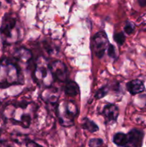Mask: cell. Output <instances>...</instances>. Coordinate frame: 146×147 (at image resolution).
Listing matches in <instances>:
<instances>
[{
	"mask_svg": "<svg viewBox=\"0 0 146 147\" xmlns=\"http://www.w3.org/2000/svg\"><path fill=\"white\" fill-rule=\"evenodd\" d=\"M1 37L4 44H14L22 40L24 36L22 27L17 17L13 14H6L3 17L0 28Z\"/></svg>",
	"mask_w": 146,
	"mask_h": 147,
	"instance_id": "6da1fadb",
	"label": "cell"
},
{
	"mask_svg": "<svg viewBox=\"0 0 146 147\" xmlns=\"http://www.w3.org/2000/svg\"><path fill=\"white\" fill-rule=\"evenodd\" d=\"M20 83L18 65L8 59L0 60V86L7 87Z\"/></svg>",
	"mask_w": 146,
	"mask_h": 147,
	"instance_id": "7a4b0ae2",
	"label": "cell"
},
{
	"mask_svg": "<svg viewBox=\"0 0 146 147\" xmlns=\"http://www.w3.org/2000/svg\"><path fill=\"white\" fill-rule=\"evenodd\" d=\"M33 108L29 104L19 105V106H9L4 111L6 117L14 123H18L24 128H29L31 122V115Z\"/></svg>",
	"mask_w": 146,
	"mask_h": 147,
	"instance_id": "3957f363",
	"label": "cell"
},
{
	"mask_svg": "<svg viewBox=\"0 0 146 147\" xmlns=\"http://www.w3.org/2000/svg\"><path fill=\"white\" fill-rule=\"evenodd\" d=\"M144 133L138 129H132L127 134L118 132L113 136V143L120 147H141Z\"/></svg>",
	"mask_w": 146,
	"mask_h": 147,
	"instance_id": "277c9868",
	"label": "cell"
},
{
	"mask_svg": "<svg viewBox=\"0 0 146 147\" xmlns=\"http://www.w3.org/2000/svg\"><path fill=\"white\" fill-rule=\"evenodd\" d=\"M57 113L60 124L70 127L74 124V118L78 114V109L74 102H62L57 106Z\"/></svg>",
	"mask_w": 146,
	"mask_h": 147,
	"instance_id": "5b68a950",
	"label": "cell"
},
{
	"mask_svg": "<svg viewBox=\"0 0 146 147\" xmlns=\"http://www.w3.org/2000/svg\"><path fill=\"white\" fill-rule=\"evenodd\" d=\"M34 77L40 84L50 86L53 80L50 69V64L43 57H39L34 71Z\"/></svg>",
	"mask_w": 146,
	"mask_h": 147,
	"instance_id": "8992f818",
	"label": "cell"
},
{
	"mask_svg": "<svg viewBox=\"0 0 146 147\" xmlns=\"http://www.w3.org/2000/svg\"><path fill=\"white\" fill-rule=\"evenodd\" d=\"M109 45V40L105 32L101 31L97 32L93 37L92 41V47L96 57L101 58L105 53Z\"/></svg>",
	"mask_w": 146,
	"mask_h": 147,
	"instance_id": "52a82bcc",
	"label": "cell"
},
{
	"mask_svg": "<svg viewBox=\"0 0 146 147\" xmlns=\"http://www.w3.org/2000/svg\"><path fill=\"white\" fill-rule=\"evenodd\" d=\"M50 69L53 79L60 82L66 81L67 70V67L64 63L60 60L52 62L51 64H50Z\"/></svg>",
	"mask_w": 146,
	"mask_h": 147,
	"instance_id": "ba28073f",
	"label": "cell"
},
{
	"mask_svg": "<svg viewBox=\"0 0 146 147\" xmlns=\"http://www.w3.org/2000/svg\"><path fill=\"white\" fill-rule=\"evenodd\" d=\"M102 115L107 122H115L119 116V109L116 105L107 104L102 110Z\"/></svg>",
	"mask_w": 146,
	"mask_h": 147,
	"instance_id": "9c48e42d",
	"label": "cell"
},
{
	"mask_svg": "<svg viewBox=\"0 0 146 147\" xmlns=\"http://www.w3.org/2000/svg\"><path fill=\"white\" fill-rule=\"evenodd\" d=\"M127 90L132 95H136L142 93L145 90V85L140 80H133L129 81L126 85Z\"/></svg>",
	"mask_w": 146,
	"mask_h": 147,
	"instance_id": "30bf717a",
	"label": "cell"
},
{
	"mask_svg": "<svg viewBox=\"0 0 146 147\" xmlns=\"http://www.w3.org/2000/svg\"><path fill=\"white\" fill-rule=\"evenodd\" d=\"M14 57L19 61L28 63L31 58V53L24 47H20L14 52Z\"/></svg>",
	"mask_w": 146,
	"mask_h": 147,
	"instance_id": "8fae6325",
	"label": "cell"
},
{
	"mask_svg": "<svg viewBox=\"0 0 146 147\" xmlns=\"http://www.w3.org/2000/svg\"><path fill=\"white\" fill-rule=\"evenodd\" d=\"M64 91L69 96H76L80 93V87L74 81H68L64 86Z\"/></svg>",
	"mask_w": 146,
	"mask_h": 147,
	"instance_id": "7c38bea8",
	"label": "cell"
},
{
	"mask_svg": "<svg viewBox=\"0 0 146 147\" xmlns=\"http://www.w3.org/2000/svg\"><path fill=\"white\" fill-rule=\"evenodd\" d=\"M82 129L88 131L90 133H94L99 130V127L94 121L89 119L88 118L83 119L82 123Z\"/></svg>",
	"mask_w": 146,
	"mask_h": 147,
	"instance_id": "4fadbf2b",
	"label": "cell"
},
{
	"mask_svg": "<svg viewBox=\"0 0 146 147\" xmlns=\"http://www.w3.org/2000/svg\"><path fill=\"white\" fill-rule=\"evenodd\" d=\"M42 98L44 100L48 103H56L59 96L57 90L52 89V90H47L45 92H44L42 94Z\"/></svg>",
	"mask_w": 146,
	"mask_h": 147,
	"instance_id": "5bb4252c",
	"label": "cell"
},
{
	"mask_svg": "<svg viewBox=\"0 0 146 147\" xmlns=\"http://www.w3.org/2000/svg\"><path fill=\"white\" fill-rule=\"evenodd\" d=\"M109 91V89L107 86H104L103 87L100 88L97 92H96L95 95H94V98L96 99H100L102 98H104L106 95L107 94Z\"/></svg>",
	"mask_w": 146,
	"mask_h": 147,
	"instance_id": "9a60e30c",
	"label": "cell"
},
{
	"mask_svg": "<svg viewBox=\"0 0 146 147\" xmlns=\"http://www.w3.org/2000/svg\"><path fill=\"white\" fill-rule=\"evenodd\" d=\"M113 38H114V40L117 45H122L124 43L125 40V34L123 32H120L115 33L113 36Z\"/></svg>",
	"mask_w": 146,
	"mask_h": 147,
	"instance_id": "2e32d148",
	"label": "cell"
},
{
	"mask_svg": "<svg viewBox=\"0 0 146 147\" xmlns=\"http://www.w3.org/2000/svg\"><path fill=\"white\" fill-rule=\"evenodd\" d=\"M135 27V26L134 23L130 21H127L124 27L125 32L127 34H132L134 32Z\"/></svg>",
	"mask_w": 146,
	"mask_h": 147,
	"instance_id": "e0dca14e",
	"label": "cell"
},
{
	"mask_svg": "<svg viewBox=\"0 0 146 147\" xmlns=\"http://www.w3.org/2000/svg\"><path fill=\"white\" fill-rule=\"evenodd\" d=\"M103 141L101 139H91L89 141L90 147H100L102 145Z\"/></svg>",
	"mask_w": 146,
	"mask_h": 147,
	"instance_id": "ac0fdd59",
	"label": "cell"
},
{
	"mask_svg": "<svg viewBox=\"0 0 146 147\" xmlns=\"http://www.w3.org/2000/svg\"><path fill=\"white\" fill-rule=\"evenodd\" d=\"M107 54L112 58H115L117 57V53H116V49L115 46L112 44H109L108 47L107 49Z\"/></svg>",
	"mask_w": 146,
	"mask_h": 147,
	"instance_id": "d6986e66",
	"label": "cell"
},
{
	"mask_svg": "<svg viewBox=\"0 0 146 147\" xmlns=\"http://www.w3.org/2000/svg\"><path fill=\"white\" fill-rule=\"evenodd\" d=\"M26 146H27V147H44L41 146V145L38 144H37L36 142H33V141H29V142H27V144H26Z\"/></svg>",
	"mask_w": 146,
	"mask_h": 147,
	"instance_id": "ffe728a7",
	"label": "cell"
},
{
	"mask_svg": "<svg viewBox=\"0 0 146 147\" xmlns=\"http://www.w3.org/2000/svg\"><path fill=\"white\" fill-rule=\"evenodd\" d=\"M138 1L139 4H140L141 7H145L146 6V0H137Z\"/></svg>",
	"mask_w": 146,
	"mask_h": 147,
	"instance_id": "44dd1931",
	"label": "cell"
}]
</instances>
